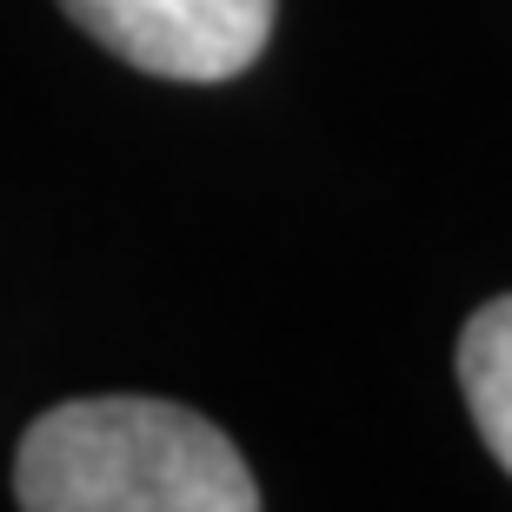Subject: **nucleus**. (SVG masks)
I'll list each match as a JSON object with an SVG mask.
<instances>
[{"mask_svg":"<svg viewBox=\"0 0 512 512\" xmlns=\"http://www.w3.org/2000/svg\"><path fill=\"white\" fill-rule=\"evenodd\" d=\"M14 499L27 512H253L260 486L213 419L173 399L100 393L27 426Z\"/></svg>","mask_w":512,"mask_h":512,"instance_id":"f257e3e1","label":"nucleus"},{"mask_svg":"<svg viewBox=\"0 0 512 512\" xmlns=\"http://www.w3.org/2000/svg\"><path fill=\"white\" fill-rule=\"evenodd\" d=\"M87 40L160 80H233L273 40L280 0H60Z\"/></svg>","mask_w":512,"mask_h":512,"instance_id":"f03ea898","label":"nucleus"},{"mask_svg":"<svg viewBox=\"0 0 512 512\" xmlns=\"http://www.w3.org/2000/svg\"><path fill=\"white\" fill-rule=\"evenodd\" d=\"M459 393L473 406L479 439L512 473V293L479 306L459 333Z\"/></svg>","mask_w":512,"mask_h":512,"instance_id":"7ed1b4c3","label":"nucleus"}]
</instances>
